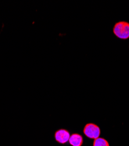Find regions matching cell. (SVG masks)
<instances>
[{"mask_svg": "<svg viewBox=\"0 0 129 146\" xmlns=\"http://www.w3.org/2000/svg\"><path fill=\"white\" fill-rule=\"evenodd\" d=\"M113 33L120 39L129 38V23L126 21H120L115 23L113 29Z\"/></svg>", "mask_w": 129, "mask_h": 146, "instance_id": "6da1fadb", "label": "cell"}, {"mask_svg": "<svg viewBox=\"0 0 129 146\" xmlns=\"http://www.w3.org/2000/svg\"><path fill=\"white\" fill-rule=\"evenodd\" d=\"M83 133L86 137L90 139L95 140L98 137L101 135V130L97 125L89 123L86 125L83 129Z\"/></svg>", "mask_w": 129, "mask_h": 146, "instance_id": "7a4b0ae2", "label": "cell"}, {"mask_svg": "<svg viewBox=\"0 0 129 146\" xmlns=\"http://www.w3.org/2000/svg\"><path fill=\"white\" fill-rule=\"evenodd\" d=\"M70 135L69 131L64 129H61L55 131L54 137L55 140L62 144H65L69 141Z\"/></svg>", "mask_w": 129, "mask_h": 146, "instance_id": "3957f363", "label": "cell"}, {"mask_svg": "<svg viewBox=\"0 0 129 146\" xmlns=\"http://www.w3.org/2000/svg\"><path fill=\"white\" fill-rule=\"evenodd\" d=\"M68 142L72 146H81L83 144V138L80 134L73 133L70 135Z\"/></svg>", "mask_w": 129, "mask_h": 146, "instance_id": "277c9868", "label": "cell"}, {"mask_svg": "<svg viewBox=\"0 0 129 146\" xmlns=\"http://www.w3.org/2000/svg\"><path fill=\"white\" fill-rule=\"evenodd\" d=\"M93 146H109V144L106 139L98 137L94 140Z\"/></svg>", "mask_w": 129, "mask_h": 146, "instance_id": "5b68a950", "label": "cell"}]
</instances>
